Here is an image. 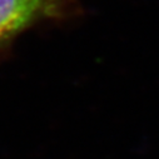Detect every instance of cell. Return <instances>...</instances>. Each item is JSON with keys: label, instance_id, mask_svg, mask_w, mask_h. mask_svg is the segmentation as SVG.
Returning a JSON list of instances; mask_svg holds the SVG:
<instances>
[{"label": "cell", "instance_id": "1", "mask_svg": "<svg viewBox=\"0 0 159 159\" xmlns=\"http://www.w3.org/2000/svg\"><path fill=\"white\" fill-rule=\"evenodd\" d=\"M78 13V0H0V52L29 29Z\"/></svg>", "mask_w": 159, "mask_h": 159}]
</instances>
